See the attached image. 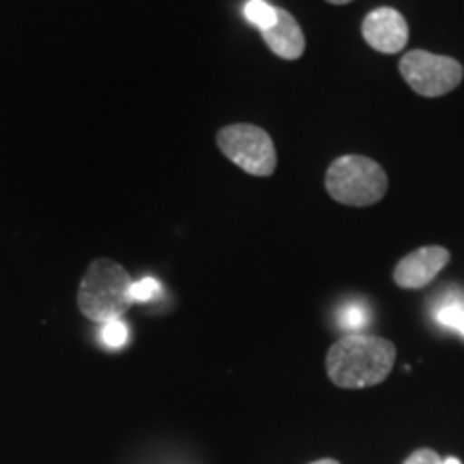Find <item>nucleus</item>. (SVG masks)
Instances as JSON below:
<instances>
[{
  "label": "nucleus",
  "instance_id": "obj_1",
  "mask_svg": "<svg viewBox=\"0 0 464 464\" xmlns=\"http://www.w3.org/2000/svg\"><path fill=\"white\" fill-rule=\"evenodd\" d=\"M396 363L393 342L368 334H348L327 351L324 368L342 390H365L379 385Z\"/></svg>",
  "mask_w": 464,
  "mask_h": 464
},
{
  "label": "nucleus",
  "instance_id": "obj_2",
  "mask_svg": "<svg viewBox=\"0 0 464 464\" xmlns=\"http://www.w3.org/2000/svg\"><path fill=\"white\" fill-rule=\"evenodd\" d=\"M131 286L125 266L110 258L92 260L78 290L80 312L100 324L121 318L131 305Z\"/></svg>",
  "mask_w": 464,
  "mask_h": 464
},
{
  "label": "nucleus",
  "instance_id": "obj_3",
  "mask_svg": "<svg viewBox=\"0 0 464 464\" xmlns=\"http://www.w3.org/2000/svg\"><path fill=\"white\" fill-rule=\"evenodd\" d=\"M390 179L379 161L365 155H342L324 174V189L346 207H372L385 198Z\"/></svg>",
  "mask_w": 464,
  "mask_h": 464
},
{
  "label": "nucleus",
  "instance_id": "obj_4",
  "mask_svg": "<svg viewBox=\"0 0 464 464\" xmlns=\"http://www.w3.org/2000/svg\"><path fill=\"white\" fill-rule=\"evenodd\" d=\"M218 147L232 164L254 177H271L277 168L276 144L263 127L235 123L218 131Z\"/></svg>",
  "mask_w": 464,
  "mask_h": 464
},
{
  "label": "nucleus",
  "instance_id": "obj_5",
  "mask_svg": "<svg viewBox=\"0 0 464 464\" xmlns=\"http://www.w3.org/2000/svg\"><path fill=\"white\" fill-rule=\"evenodd\" d=\"M400 73L404 82L421 97H443L460 86L464 67L456 58L432 54L426 50H411L400 58Z\"/></svg>",
  "mask_w": 464,
  "mask_h": 464
},
{
  "label": "nucleus",
  "instance_id": "obj_6",
  "mask_svg": "<svg viewBox=\"0 0 464 464\" xmlns=\"http://www.w3.org/2000/svg\"><path fill=\"white\" fill-rule=\"evenodd\" d=\"M450 260L451 254L448 247L426 246L413 249V252L406 254L396 265V269H393V282L400 288L420 290L428 286L450 265Z\"/></svg>",
  "mask_w": 464,
  "mask_h": 464
},
{
  "label": "nucleus",
  "instance_id": "obj_7",
  "mask_svg": "<svg viewBox=\"0 0 464 464\" xmlns=\"http://www.w3.org/2000/svg\"><path fill=\"white\" fill-rule=\"evenodd\" d=\"M362 34L365 44L381 54H398L409 44V24L400 11L379 7L365 15Z\"/></svg>",
  "mask_w": 464,
  "mask_h": 464
},
{
  "label": "nucleus",
  "instance_id": "obj_8",
  "mask_svg": "<svg viewBox=\"0 0 464 464\" xmlns=\"http://www.w3.org/2000/svg\"><path fill=\"white\" fill-rule=\"evenodd\" d=\"M260 34H263L266 48L284 61H297L305 52V34L301 31L299 22L286 9H277L276 24Z\"/></svg>",
  "mask_w": 464,
  "mask_h": 464
},
{
  "label": "nucleus",
  "instance_id": "obj_9",
  "mask_svg": "<svg viewBox=\"0 0 464 464\" xmlns=\"http://www.w3.org/2000/svg\"><path fill=\"white\" fill-rule=\"evenodd\" d=\"M243 14L254 26L260 28V33L274 26L277 20V7H271L266 0H247L243 5Z\"/></svg>",
  "mask_w": 464,
  "mask_h": 464
},
{
  "label": "nucleus",
  "instance_id": "obj_10",
  "mask_svg": "<svg viewBox=\"0 0 464 464\" xmlns=\"http://www.w3.org/2000/svg\"><path fill=\"white\" fill-rule=\"evenodd\" d=\"M102 344L110 348V351H119L127 344L130 340V327L121 321V318H114V321H108L102 324V332H100Z\"/></svg>",
  "mask_w": 464,
  "mask_h": 464
},
{
  "label": "nucleus",
  "instance_id": "obj_11",
  "mask_svg": "<svg viewBox=\"0 0 464 464\" xmlns=\"http://www.w3.org/2000/svg\"><path fill=\"white\" fill-rule=\"evenodd\" d=\"M161 293L160 282L155 277H142V280L133 282L131 286V304H149Z\"/></svg>",
  "mask_w": 464,
  "mask_h": 464
},
{
  "label": "nucleus",
  "instance_id": "obj_12",
  "mask_svg": "<svg viewBox=\"0 0 464 464\" xmlns=\"http://www.w3.org/2000/svg\"><path fill=\"white\" fill-rule=\"evenodd\" d=\"M439 323L445 324V327L456 329L464 335V307L460 305H445L440 307V312L437 314Z\"/></svg>",
  "mask_w": 464,
  "mask_h": 464
},
{
  "label": "nucleus",
  "instance_id": "obj_13",
  "mask_svg": "<svg viewBox=\"0 0 464 464\" xmlns=\"http://www.w3.org/2000/svg\"><path fill=\"white\" fill-rule=\"evenodd\" d=\"M368 323L365 321V310L362 305H348L342 310V327L359 329Z\"/></svg>",
  "mask_w": 464,
  "mask_h": 464
},
{
  "label": "nucleus",
  "instance_id": "obj_14",
  "mask_svg": "<svg viewBox=\"0 0 464 464\" xmlns=\"http://www.w3.org/2000/svg\"><path fill=\"white\" fill-rule=\"evenodd\" d=\"M440 462H443V458H440L437 451L421 448V450L413 451V454L406 458L402 464H440Z\"/></svg>",
  "mask_w": 464,
  "mask_h": 464
},
{
  "label": "nucleus",
  "instance_id": "obj_15",
  "mask_svg": "<svg viewBox=\"0 0 464 464\" xmlns=\"http://www.w3.org/2000/svg\"><path fill=\"white\" fill-rule=\"evenodd\" d=\"M310 464H340V462L334 460V458H323V460H316V462H310Z\"/></svg>",
  "mask_w": 464,
  "mask_h": 464
},
{
  "label": "nucleus",
  "instance_id": "obj_16",
  "mask_svg": "<svg viewBox=\"0 0 464 464\" xmlns=\"http://www.w3.org/2000/svg\"><path fill=\"white\" fill-rule=\"evenodd\" d=\"M440 464H462V462L458 460L456 456H450V458H443V462H440Z\"/></svg>",
  "mask_w": 464,
  "mask_h": 464
},
{
  "label": "nucleus",
  "instance_id": "obj_17",
  "mask_svg": "<svg viewBox=\"0 0 464 464\" xmlns=\"http://www.w3.org/2000/svg\"><path fill=\"white\" fill-rule=\"evenodd\" d=\"M327 3H332V5H348V3H353V0H327Z\"/></svg>",
  "mask_w": 464,
  "mask_h": 464
}]
</instances>
